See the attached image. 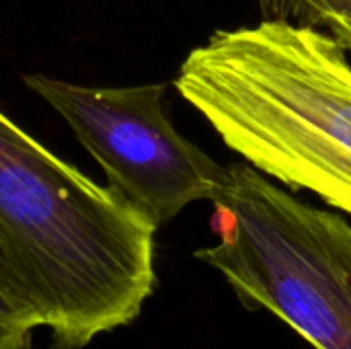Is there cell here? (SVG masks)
<instances>
[{
    "instance_id": "obj_4",
    "label": "cell",
    "mask_w": 351,
    "mask_h": 349,
    "mask_svg": "<svg viewBox=\"0 0 351 349\" xmlns=\"http://www.w3.org/2000/svg\"><path fill=\"white\" fill-rule=\"evenodd\" d=\"M101 165L107 187L156 228L185 206L212 200L224 167L175 130L162 107V84L86 86L27 74Z\"/></svg>"
},
{
    "instance_id": "obj_3",
    "label": "cell",
    "mask_w": 351,
    "mask_h": 349,
    "mask_svg": "<svg viewBox=\"0 0 351 349\" xmlns=\"http://www.w3.org/2000/svg\"><path fill=\"white\" fill-rule=\"evenodd\" d=\"M218 243L195 251L249 311H267L315 349H351V224L247 163L224 167Z\"/></svg>"
},
{
    "instance_id": "obj_5",
    "label": "cell",
    "mask_w": 351,
    "mask_h": 349,
    "mask_svg": "<svg viewBox=\"0 0 351 349\" xmlns=\"http://www.w3.org/2000/svg\"><path fill=\"white\" fill-rule=\"evenodd\" d=\"M288 19L329 33L351 51V0H290Z\"/></svg>"
},
{
    "instance_id": "obj_7",
    "label": "cell",
    "mask_w": 351,
    "mask_h": 349,
    "mask_svg": "<svg viewBox=\"0 0 351 349\" xmlns=\"http://www.w3.org/2000/svg\"><path fill=\"white\" fill-rule=\"evenodd\" d=\"M265 19H288L290 0H257Z\"/></svg>"
},
{
    "instance_id": "obj_2",
    "label": "cell",
    "mask_w": 351,
    "mask_h": 349,
    "mask_svg": "<svg viewBox=\"0 0 351 349\" xmlns=\"http://www.w3.org/2000/svg\"><path fill=\"white\" fill-rule=\"evenodd\" d=\"M175 86L247 165L351 214V64L329 33L290 19L220 29Z\"/></svg>"
},
{
    "instance_id": "obj_1",
    "label": "cell",
    "mask_w": 351,
    "mask_h": 349,
    "mask_svg": "<svg viewBox=\"0 0 351 349\" xmlns=\"http://www.w3.org/2000/svg\"><path fill=\"white\" fill-rule=\"evenodd\" d=\"M154 232L0 111V272L56 349L140 317L156 286Z\"/></svg>"
},
{
    "instance_id": "obj_6",
    "label": "cell",
    "mask_w": 351,
    "mask_h": 349,
    "mask_svg": "<svg viewBox=\"0 0 351 349\" xmlns=\"http://www.w3.org/2000/svg\"><path fill=\"white\" fill-rule=\"evenodd\" d=\"M35 321L21 306L0 272V349H31Z\"/></svg>"
}]
</instances>
